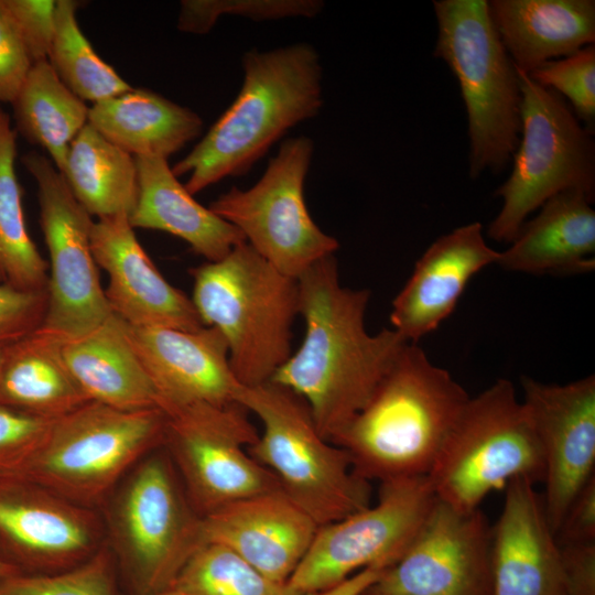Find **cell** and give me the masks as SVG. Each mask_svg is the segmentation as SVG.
I'll list each match as a JSON object with an SVG mask.
<instances>
[{"label":"cell","mask_w":595,"mask_h":595,"mask_svg":"<svg viewBox=\"0 0 595 595\" xmlns=\"http://www.w3.org/2000/svg\"><path fill=\"white\" fill-rule=\"evenodd\" d=\"M298 285L303 340L270 381L299 394L329 441L365 407L409 342L394 329H366L370 292L340 284L334 255L306 269Z\"/></svg>","instance_id":"1"},{"label":"cell","mask_w":595,"mask_h":595,"mask_svg":"<svg viewBox=\"0 0 595 595\" xmlns=\"http://www.w3.org/2000/svg\"><path fill=\"white\" fill-rule=\"evenodd\" d=\"M469 398L409 342L369 401L329 442L346 451L354 472L368 482L428 476Z\"/></svg>","instance_id":"2"},{"label":"cell","mask_w":595,"mask_h":595,"mask_svg":"<svg viewBox=\"0 0 595 595\" xmlns=\"http://www.w3.org/2000/svg\"><path fill=\"white\" fill-rule=\"evenodd\" d=\"M244 78L232 104L172 171L188 175L185 188L197 194L230 176L246 174L292 128L323 106L320 54L300 42L241 58Z\"/></svg>","instance_id":"3"},{"label":"cell","mask_w":595,"mask_h":595,"mask_svg":"<svg viewBox=\"0 0 595 595\" xmlns=\"http://www.w3.org/2000/svg\"><path fill=\"white\" fill-rule=\"evenodd\" d=\"M190 273L192 302L204 326L224 336L237 380L246 387L270 381L292 354L298 279L277 270L246 241Z\"/></svg>","instance_id":"4"},{"label":"cell","mask_w":595,"mask_h":595,"mask_svg":"<svg viewBox=\"0 0 595 595\" xmlns=\"http://www.w3.org/2000/svg\"><path fill=\"white\" fill-rule=\"evenodd\" d=\"M101 508L106 543L127 594L169 588L205 543L203 517L163 446L133 466Z\"/></svg>","instance_id":"5"},{"label":"cell","mask_w":595,"mask_h":595,"mask_svg":"<svg viewBox=\"0 0 595 595\" xmlns=\"http://www.w3.org/2000/svg\"><path fill=\"white\" fill-rule=\"evenodd\" d=\"M235 402L262 423L248 452L278 478L283 493L321 527L369 507L371 486L346 451L318 432L306 402L268 381L240 386Z\"/></svg>","instance_id":"6"},{"label":"cell","mask_w":595,"mask_h":595,"mask_svg":"<svg viewBox=\"0 0 595 595\" xmlns=\"http://www.w3.org/2000/svg\"><path fill=\"white\" fill-rule=\"evenodd\" d=\"M437 39L434 56L456 77L465 104L469 175L500 173L521 133V91L486 0H434Z\"/></svg>","instance_id":"7"},{"label":"cell","mask_w":595,"mask_h":595,"mask_svg":"<svg viewBox=\"0 0 595 595\" xmlns=\"http://www.w3.org/2000/svg\"><path fill=\"white\" fill-rule=\"evenodd\" d=\"M160 408L125 411L88 401L54 420L36 452L13 475L99 509L143 457L163 446Z\"/></svg>","instance_id":"8"},{"label":"cell","mask_w":595,"mask_h":595,"mask_svg":"<svg viewBox=\"0 0 595 595\" xmlns=\"http://www.w3.org/2000/svg\"><path fill=\"white\" fill-rule=\"evenodd\" d=\"M428 477L436 498L464 511L513 478L543 480L540 443L509 380L469 398Z\"/></svg>","instance_id":"9"},{"label":"cell","mask_w":595,"mask_h":595,"mask_svg":"<svg viewBox=\"0 0 595 595\" xmlns=\"http://www.w3.org/2000/svg\"><path fill=\"white\" fill-rule=\"evenodd\" d=\"M517 69V68H516ZM521 91V133L509 177L496 191L501 208L488 226L496 241L511 242L529 214L552 196L576 191L595 194V145L561 95L517 69Z\"/></svg>","instance_id":"10"},{"label":"cell","mask_w":595,"mask_h":595,"mask_svg":"<svg viewBox=\"0 0 595 595\" xmlns=\"http://www.w3.org/2000/svg\"><path fill=\"white\" fill-rule=\"evenodd\" d=\"M313 153L311 138L286 139L255 185L246 190L232 186L209 205L258 255L295 279L339 247L336 238L316 225L305 203L304 184Z\"/></svg>","instance_id":"11"},{"label":"cell","mask_w":595,"mask_h":595,"mask_svg":"<svg viewBox=\"0 0 595 595\" xmlns=\"http://www.w3.org/2000/svg\"><path fill=\"white\" fill-rule=\"evenodd\" d=\"M163 411V448L202 517L244 498L282 490L275 475L248 452L259 433L240 404L194 403Z\"/></svg>","instance_id":"12"},{"label":"cell","mask_w":595,"mask_h":595,"mask_svg":"<svg viewBox=\"0 0 595 595\" xmlns=\"http://www.w3.org/2000/svg\"><path fill=\"white\" fill-rule=\"evenodd\" d=\"M380 484L376 505L318 527L286 582L295 594L325 591L361 570H386L401 558L436 496L428 476Z\"/></svg>","instance_id":"13"},{"label":"cell","mask_w":595,"mask_h":595,"mask_svg":"<svg viewBox=\"0 0 595 595\" xmlns=\"http://www.w3.org/2000/svg\"><path fill=\"white\" fill-rule=\"evenodd\" d=\"M21 160L36 184L50 255L46 312L39 329L58 339L78 337L112 315L91 252L94 220L51 160L34 151Z\"/></svg>","instance_id":"14"},{"label":"cell","mask_w":595,"mask_h":595,"mask_svg":"<svg viewBox=\"0 0 595 595\" xmlns=\"http://www.w3.org/2000/svg\"><path fill=\"white\" fill-rule=\"evenodd\" d=\"M106 542L97 509L13 474L0 475V559L22 574L71 570Z\"/></svg>","instance_id":"15"},{"label":"cell","mask_w":595,"mask_h":595,"mask_svg":"<svg viewBox=\"0 0 595 595\" xmlns=\"http://www.w3.org/2000/svg\"><path fill=\"white\" fill-rule=\"evenodd\" d=\"M491 528L435 499L401 558L360 595H491Z\"/></svg>","instance_id":"16"},{"label":"cell","mask_w":595,"mask_h":595,"mask_svg":"<svg viewBox=\"0 0 595 595\" xmlns=\"http://www.w3.org/2000/svg\"><path fill=\"white\" fill-rule=\"evenodd\" d=\"M523 400L544 461L543 511L556 532L595 466V377L543 383L522 377Z\"/></svg>","instance_id":"17"},{"label":"cell","mask_w":595,"mask_h":595,"mask_svg":"<svg viewBox=\"0 0 595 595\" xmlns=\"http://www.w3.org/2000/svg\"><path fill=\"white\" fill-rule=\"evenodd\" d=\"M133 229L125 213L97 218L91 227V252L108 274L105 295L112 314L137 327L202 328L192 299L161 274Z\"/></svg>","instance_id":"18"},{"label":"cell","mask_w":595,"mask_h":595,"mask_svg":"<svg viewBox=\"0 0 595 595\" xmlns=\"http://www.w3.org/2000/svg\"><path fill=\"white\" fill-rule=\"evenodd\" d=\"M126 332L158 393L160 409L235 402L242 385L231 370L227 343L216 328L126 324Z\"/></svg>","instance_id":"19"},{"label":"cell","mask_w":595,"mask_h":595,"mask_svg":"<svg viewBox=\"0 0 595 595\" xmlns=\"http://www.w3.org/2000/svg\"><path fill=\"white\" fill-rule=\"evenodd\" d=\"M318 527L281 489L237 500L203 517L205 542L230 548L281 584L306 554Z\"/></svg>","instance_id":"20"},{"label":"cell","mask_w":595,"mask_h":595,"mask_svg":"<svg viewBox=\"0 0 595 595\" xmlns=\"http://www.w3.org/2000/svg\"><path fill=\"white\" fill-rule=\"evenodd\" d=\"M499 252L487 245L479 221L440 236L393 299L392 329L410 343L435 331L451 315L469 280L497 264Z\"/></svg>","instance_id":"21"},{"label":"cell","mask_w":595,"mask_h":595,"mask_svg":"<svg viewBox=\"0 0 595 595\" xmlns=\"http://www.w3.org/2000/svg\"><path fill=\"white\" fill-rule=\"evenodd\" d=\"M491 595H565L560 547L534 483L513 478L491 528Z\"/></svg>","instance_id":"22"},{"label":"cell","mask_w":595,"mask_h":595,"mask_svg":"<svg viewBox=\"0 0 595 595\" xmlns=\"http://www.w3.org/2000/svg\"><path fill=\"white\" fill-rule=\"evenodd\" d=\"M588 196L576 191L559 193L524 221L497 264L509 271L581 273L594 270L595 210Z\"/></svg>","instance_id":"23"},{"label":"cell","mask_w":595,"mask_h":595,"mask_svg":"<svg viewBox=\"0 0 595 595\" xmlns=\"http://www.w3.org/2000/svg\"><path fill=\"white\" fill-rule=\"evenodd\" d=\"M138 197L129 215L133 228L161 230L184 240L206 262L245 242L231 224L199 204L174 175L167 159L137 156Z\"/></svg>","instance_id":"24"},{"label":"cell","mask_w":595,"mask_h":595,"mask_svg":"<svg viewBox=\"0 0 595 595\" xmlns=\"http://www.w3.org/2000/svg\"><path fill=\"white\" fill-rule=\"evenodd\" d=\"M488 7L506 52L526 74L595 42L594 0H493Z\"/></svg>","instance_id":"25"},{"label":"cell","mask_w":595,"mask_h":595,"mask_svg":"<svg viewBox=\"0 0 595 595\" xmlns=\"http://www.w3.org/2000/svg\"><path fill=\"white\" fill-rule=\"evenodd\" d=\"M61 340L65 366L89 401L125 411L160 408L121 318L112 314L88 333Z\"/></svg>","instance_id":"26"},{"label":"cell","mask_w":595,"mask_h":595,"mask_svg":"<svg viewBox=\"0 0 595 595\" xmlns=\"http://www.w3.org/2000/svg\"><path fill=\"white\" fill-rule=\"evenodd\" d=\"M88 125L134 158L167 159L203 130L196 112L143 88L94 104Z\"/></svg>","instance_id":"27"},{"label":"cell","mask_w":595,"mask_h":595,"mask_svg":"<svg viewBox=\"0 0 595 595\" xmlns=\"http://www.w3.org/2000/svg\"><path fill=\"white\" fill-rule=\"evenodd\" d=\"M61 342L36 329L7 345L0 403L56 420L89 401L65 366Z\"/></svg>","instance_id":"28"},{"label":"cell","mask_w":595,"mask_h":595,"mask_svg":"<svg viewBox=\"0 0 595 595\" xmlns=\"http://www.w3.org/2000/svg\"><path fill=\"white\" fill-rule=\"evenodd\" d=\"M61 173L90 216L131 214L138 197L136 159L90 125L72 141Z\"/></svg>","instance_id":"29"},{"label":"cell","mask_w":595,"mask_h":595,"mask_svg":"<svg viewBox=\"0 0 595 595\" xmlns=\"http://www.w3.org/2000/svg\"><path fill=\"white\" fill-rule=\"evenodd\" d=\"M13 105L20 131L41 145L61 172L72 141L88 123L89 108L48 61L32 65Z\"/></svg>","instance_id":"30"},{"label":"cell","mask_w":595,"mask_h":595,"mask_svg":"<svg viewBox=\"0 0 595 595\" xmlns=\"http://www.w3.org/2000/svg\"><path fill=\"white\" fill-rule=\"evenodd\" d=\"M17 131L9 116L0 118V283L44 291L47 263L26 229L21 187L15 173Z\"/></svg>","instance_id":"31"},{"label":"cell","mask_w":595,"mask_h":595,"mask_svg":"<svg viewBox=\"0 0 595 595\" xmlns=\"http://www.w3.org/2000/svg\"><path fill=\"white\" fill-rule=\"evenodd\" d=\"M77 6L73 0L56 1L48 63L83 101L97 104L131 90L132 87L95 52L82 32L76 19Z\"/></svg>","instance_id":"32"},{"label":"cell","mask_w":595,"mask_h":595,"mask_svg":"<svg viewBox=\"0 0 595 595\" xmlns=\"http://www.w3.org/2000/svg\"><path fill=\"white\" fill-rule=\"evenodd\" d=\"M170 587L183 595H298L216 542L197 549Z\"/></svg>","instance_id":"33"},{"label":"cell","mask_w":595,"mask_h":595,"mask_svg":"<svg viewBox=\"0 0 595 595\" xmlns=\"http://www.w3.org/2000/svg\"><path fill=\"white\" fill-rule=\"evenodd\" d=\"M113 555L105 542L84 563L55 574H15L0 583V595H121Z\"/></svg>","instance_id":"34"},{"label":"cell","mask_w":595,"mask_h":595,"mask_svg":"<svg viewBox=\"0 0 595 595\" xmlns=\"http://www.w3.org/2000/svg\"><path fill=\"white\" fill-rule=\"evenodd\" d=\"M324 8L322 0H183L177 29L206 34L224 15H237L256 22L286 18H314Z\"/></svg>","instance_id":"35"},{"label":"cell","mask_w":595,"mask_h":595,"mask_svg":"<svg viewBox=\"0 0 595 595\" xmlns=\"http://www.w3.org/2000/svg\"><path fill=\"white\" fill-rule=\"evenodd\" d=\"M537 84L566 97L573 112L593 133L595 122V46L587 45L577 52L549 61L531 73Z\"/></svg>","instance_id":"36"},{"label":"cell","mask_w":595,"mask_h":595,"mask_svg":"<svg viewBox=\"0 0 595 595\" xmlns=\"http://www.w3.org/2000/svg\"><path fill=\"white\" fill-rule=\"evenodd\" d=\"M53 422L0 403V475L17 473L41 446Z\"/></svg>","instance_id":"37"},{"label":"cell","mask_w":595,"mask_h":595,"mask_svg":"<svg viewBox=\"0 0 595 595\" xmlns=\"http://www.w3.org/2000/svg\"><path fill=\"white\" fill-rule=\"evenodd\" d=\"M54 0H0V9L34 63L47 61L55 33Z\"/></svg>","instance_id":"38"},{"label":"cell","mask_w":595,"mask_h":595,"mask_svg":"<svg viewBox=\"0 0 595 595\" xmlns=\"http://www.w3.org/2000/svg\"><path fill=\"white\" fill-rule=\"evenodd\" d=\"M46 303V290L25 291L0 283V345L14 343L39 329Z\"/></svg>","instance_id":"39"},{"label":"cell","mask_w":595,"mask_h":595,"mask_svg":"<svg viewBox=\"0 0 595 595\" xmlns=\"http://www.w3.org/2000/svg\"><path fill=\"white\" fill-rule=\"evenodd\" d=\"M32 65L24 45L0 9V102H14Z\"/></svg>","instance_id":"40"},{"label":"cell","mask_w":595,"mask_h":595,"mask_svg":"<svg viewBox=\"0 0 595 595\" xmlns=\"http://www.w3.org/2000/svg\"><path fill=\"white\" fill-rule=\"evenodd\" d=\"M559 547L565 595H595V541Z\"/></svg>","instance_id":"41"},{"label":"cell","mask_w":595,"mask_h":595,"mask_svg":"<svg viewBox=\"0 0 595 595\" xmlns=\"http://www.w3.org/2000/svg\"><path fill=\"white\" fill-rule=\"evenodd\" d=\"M554 536L558 544L595 541V477L573 498Z\"/></svg>","instance_id":"42"},{"label":"cell","mask_w":595,"mask_h":595,"mask_svg":"<svg viewBox=\"0 0 595 595\" xmlns=\"http://www.w3.org/2000/svg\"><path fill=\"white\" fill-rule=\"evenodd\" d=\"M382 571L374 567L361 570L339 584L311 595H360Z\"/></svg>","instance_id":"43"},{"label":"cell","mask_w":595,"mask_h":595,"mask_svg":"<svg viewBox=\"0 0 595 595\" xmlns=\"http://www.w3.org/2000/svg\"><path fill=\"white\" fill-rule=\"evenodd\" d=\"M19 573L20 572L14 566L0 559V583Z\"/></svg>","instance_id":"44"},{"label":"cell","mask_w":595,"mask_h":595,"mask_svg":"<svg viewBox=\"0 0 595 595\" xmlns=\"http://www.w3.org/2000/svg\"><path fill=\"white\" fill-rule=\"evenodd\" d=\"M121 595H131V594L121 593ZM144 595H183V594L178 593L177 591H175L172 587H169V588H165V589H162V591H159V592L144 594Z\"/></svg>","instance_id":"45"},{"label":"cell","mask_w":595,"mask_h":595,"mask_svg":"<svg viewBox=\"0 0 595 595\" xmlns=\"http://www.w3.org/2000/svg\"><path fill=\"white\" fill-rule=\"evenodd\" d=\"M6 347H7V345H0V368H1V365H2L3 357H4Z\"/></svg>","instance_id":"46"},{"label":"cell","mask_w":595,"mask_h":595,"mask_svg":"<svg viewBox=\"0 0 595 595\" xmlns=\"http://www.w3.org/2000/svg\"><path fill=\"white\" fill-rule=\"evenodd\" d=\"M2 111L0 110V118H1Z\"/></svg>","instance_id":"47"}]
</instances>
